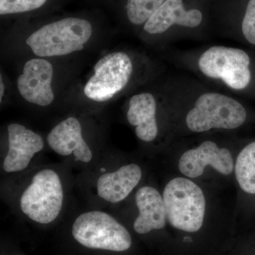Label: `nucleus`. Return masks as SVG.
Instances as JSON below:
<instances>
[{
    "label": "nucleus",
    "mask_w": 255,
    "mask_h": 255,
    "mask_svg": "<svg viewBox=\"0 0 255 255\" xmlns=\"http://www.w3.org/2000/svg\"><path fill=\"white\" fill-rule=\"evenodd\" d=\"M92 32L93 25L87 18L65 16L43 25L26 42L37 56H60L83 50Z\"/></svg>",
    "instance_id": "obj_1"
},
{
    "label": "nucleus",
    "mask_w": 255,
    "mask_h": 255,
    "mask_svg": "<svg viewBox=\"0 0 255 255\" xmlns=\"http://www.w3.org/2000/svg\"><path fill=\"white\" fill-rule=\"evenodd\" d=\"M167 221L187 233L198 232L205 218L206 201L202 189L191 179L176 177L169 181L162 194Z\"/></svg>",
    "instance_id": "obj_2"
},
{
    "label": "nucleus",
    "mask_w": 255,
    "mask_h": 255,
    "mask_svg": "<svg viewBox=\"0 0 255 255\" xmlns=\"http://www.w3.org/2000/svg\"><path fill=\"white\" fill-rule=\"evenodd\" d=\"M64 190L59 174L51 169L38 171L32 177L19 199L21 212L39 224H49L59 216Z\"/></svg>",
    "instance_id": "obj_3"
},
{
    "label": "nucleus",
    "mask_w": 255,
    "mask_h": 255,
    "mask_svg": "<svg viewBox=\"0 0 255 255\" xmlns=\"http://www.w3.org/2000/svg\"><path fill=\"white\" fill-rule=\"evenodd\" d=\"M72 235L75 241L90 249L124 252L132 246V238L127 228L103 211L80 214L73 223Z\"/></svg>",
    "instance_id": "obj_4"
},
{
    "label": "nucleus",
    "mask_w": 255,
    "mask_h": 255,
    "mask_svg": "<svg viewBox=\"0 0 255 255\" xmlns=\"http://www.w3.org/2000/svg\"><path fill=\"white\" fill-rule=\"evenodd\" d=\"M246 119V109L237 100L222 94L209 92L196 100L186 117V124L191 131L202 132L212 129L238 128Z\"/></svg>",
    "instance_id": "obj_5"
},
{
    "label": "nucleus",
    "mask_w": 255,
    "mask_h": 255,
    "mask_svg": "<svg viewBox=\"0 0 255 255\" xmlns=\"http://www.w3.org/2000/svg\"><path fill=\"white\" fill-rule=\"evenodd\" d=\"M251 58L239 48L215 46L206 50L199 58L198 65L203 75L221 80L233 90H241L249 85Z\"/></svg>",
    "instance_id": "obj_6"
},
{
    "label": "nucleus",
    "mask_w": 255,
    "mask_h": 255,
    "mask_svg": "<svg viewBox=\"0 0 255 255\" xmlns=\"http://www.w3.org/2000/svg\"><path fill=\"white\" fill-rule=\"evenodd\" d=\"M130 57L124 52L105 55L96 64L95 73L84 89L87 98L95 102L111 100L127 87L132 73Z\"/></svg>",
    "instance_id": "obj_7"
},
{
    "label": "nucleus",
    "mask_w": 255,
    "mask_h": 255,
    "mask_svg": "<svg viewBox=\"0 0 255 255\" xmlns=\"http://www.w3.org/2000/svg\"><path fill=\"white\" fill-rule=\"evenodd\" d=\"M208 166L220 174L229 175L235 168L232 154L226 147L206 140L196 148L184 152L178 163L181 173L191 179L202 175Z\"/></svg>",
    "instance_id": "obj_8"
},
{
    "label": "nucleus",
    "mask_w": 255,
    "mask_h": 255,
    "mask_svg": "<svg viewBox=\"0 0 255 255\" xmlns=\"http://www.w3.org/2000/svg\"><path fill=\"white\" fill-rule=\"evenodd\" d=\"M53 75V65L48 60H28L18 79V92L30 103L41 107L50 105L54 100L51 87Z\"/></svg>",
    "instance_id": "obj_9"
},
{
    "label": "nucleus",
    "mask_w": 255,
    "mask_h": 255,
    "mask_svg": "<svg viewBox=\"0 0 255 255\" xmlns=\"http://www.w3.org/2000/svg\"><path fill=\"white\" fill-rule=\"evenodd\" d=\"M9 149L3 162V168L8 173L24 170L31 159L44 147L41 135L18 124L7 128Z\"/></svg>",
    "instance_id": "obj_10"
},
{
    "label": "nucleus",
    "mask_w": 255,
    "mask_h": 255,
    "mask_svg": "<svg viewBox=\"0 0 255 255\" xmlns=\"http://www.w3.org/2000/svg\"><path fill=\"white\" fill-rule=\"evenodd\" d=\"M47 141L58 155H73L75 160L83 163H89L93 157L90 146L82 136L81 124L74 117L55 126L47 136Z\"/></svg>",
    "instance_id": "obj_11"
},
{
    "label": "nucleus",
    "mask_w": 255,
    "mask_h": 255,
    "mask_svg": "<svg viewBox=\"0 0 255 255\" xmlns=\"http://www.w3.org/2000/svg\"><path fill=\"white\" fill-rule=\"evenodd\" d=\"M142 174L140 166L134 163L126 164L114 172L102 174L97 182V195L111 204L121 202L137 187L141 180Z\"/></svg>",
    "instance_id": "obj_12"
},
{
    "label": "nucleus",
    "mask_w": 255,
    "mask_h": 255,
    "mask_svg": "<svg viewBox=\"0 0 255 255\" xmlns=\"http://www.w3.org/2000/svg\"><path fill=\"white\" fill-rule=\"evenodd\" d=\"M202 13L198 9L186 10L183 0H165L144 24L150 34L164 33L173 25L195 28L201 24Z\"/></svg>",
    "instance_id": "obj_13"
},
{
    "label": "nucleus",
    "mask_w": 255,
    "mask_h": 255,
    "mask_svg": "<svg viewBox=\"0 0 255 255\" xmlns=\"http://www.w3.org/2000/svg\"><path fill=\"white\" fill-rule=\"evenodd\" d=\"M138 216L133 228L138 234H147L155 230L163 229L167 224V214L163 197L157 189L145 186L135 194Z\"/></svg>",
    "instance_id": "obj_14"
},
{
    "label": "nucleus",
    "mask_w": 255,
    "mask_h": 255,
    "mask_svg": "<svg viewBox=\"0 0 255 255\" xmlns=\"http://www.w3.org/2000/svg\"><path fill=\"white\" fill-rule=\"evenodd\" d=\"M157 104L150 93L134 95L129 102L127 112L128 122L135 127V134L140 140L151 142L158 133L157 118Z\"/></svg>",
    "instance_id": "obj_15"
},
{
    "label": "nucleus",
    "mask_w": 255,
    "mask_h": 255,
    "mask_svg": "<svg viewBox=\"0 0 255 255\" xmlns=\"http://www.w3.org/2000/svg\"><path fill=\"white\" fill-rule=\"evenodd\" d=\"M235 172L241 189L248 194H255V142L240 152L235 164Z\"/></svg>",
    "instance_id": "obj_16"
},
{
    "label": "nucleus",
    "mask_w": 255,
    "mask_h": 255,
    "mask_svg": "<svg viewBox=\"0 0 255 255\" xmlns=\"http://www.w3.org/2000/svg\"><path fill=\"white\" fill-rule=\"evenodd\" d=\"M165 0H126L125 11L129 22L145 24Z\"/></svg>",
    "instance_id": "obj_17"
},
{
    "label": "nucleus",
    "mask_w": 255,
    "mask_h": 255,
    "mask_svg": "<svg viewBox=\"0 0 255 255\" xmlns=\"http://www.w3.org/2000/svg\"><path fill=\"white\" fill-rule=\"evenodd\" d=\"M50 0H0V15L28 14L43 9Z\"/></svg>",
    "instance_id": "obj_18"
},
{
    "label": "nucleus",
    "mask_w": 255,
    "mask_h": 255,
    "mask_svg": "<svg viewBox=\"0 0 255 255\" xmlns=\"http://www.w3.org/2000/svg\"><path fill=\"white\" fill-rule=\"evenodd\" d=\"M242 31L247 41L255 46V0H250L242 23Z\"/></svg>",
    "instance_id": "obj_19"
},
{
    "label": "nucleus",
    "mask_w": 255,
    "mask_h": 255,
    "mask_svg": "<svg viewBox=\"0 0 255 255\" xmlns=\"http://www.w3.org/2000/svg\"><path fill=\"white\" fill-rule=\"evenodd\" d=\"M0 87H1V90H0V101L1 102V100H2V97L4 94V83H3L1 76V80H0Z\"/></svg>",
    "instance_id": "obj_20"
},
{
    "label": "nucleus",
    "mask_w": 255,
    "mask_h": 255,
    "mask_svg": "<svg viewBox=\"0 0 255 255\" xmlns=\"http://www.w3.org/2000/svg\"></svg>",
    "instance_id": "obj_21"
}]
</instances>
